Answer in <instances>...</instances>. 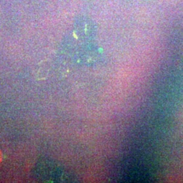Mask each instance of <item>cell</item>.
<instances>
[{"mask_svg": "<svg viewBox=\"0 0 183 183\" xmlns=\"http://www.w3.org/2000/svg\"><path fill=\"white\" fill-rule=\"evenodd\" d=\"M2 159H3V154H2V152L1 151V149H0V164L2 163Z\"/></svg>", "mask_w": 183, "mask_h": 183, "instance_id": "cell-1", "label": "cell"}]
</instances>
